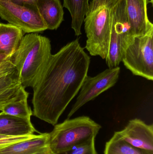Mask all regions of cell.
Segmentation results:
<instances>
[{
  "instance_id": "obj_1",
  "label": "cell",
  "mask_w": 153,
  "mask_h": 154,
  "mask_svg": "<svg viewBox=\"0 0 153 154\" xmlns=\"http://www.w3.org/2000/svg\"><path fill=\"white\" fill-rule=\"evenodd\" d=\"M90 58L79 38L69 42L50 60L33 88V115L52 125L80 91L88 76Z\"/></svg>"
},
{
  "instance_id": "obj_2",
  "label": "cell",
  "mask_w": 153,
  "mask_h": 154,
  "mask_svg": "<svg viewBox=\"0 0 153 154\" xmlns=\"http://www.w3.org/2000/svg\"><path fill=\"white\" fill-rule=\"evenodd\" d=\"M52 55L49 38L35 33L23 36L19 48L10 60L25 88L35 87Z\"/></svg>"
},
{
  "instance_id": "obj_3",
  "label": "cell",
  "mask_w": 153,
  "mask_h": 154,
  "mask_svg": "<svg viewBox=\"0 0 153 154\" xmlns=\"http://www.w3.org/2000/svg\"><path fill=\"white\" fill-rule=\"evenodd\" d=\"M101 126L86 116L67 119L55 125L49 133V147L52 154L96 138Z\"/></svg>"
},
{
  "instance_id": "obj_4",
  "label": "cell",
  "mask_w": 153,
  "mask_h": 154,
  "mask_svg": "<svg viewBox=\"0 0 153 154\" xmlns=\"http://www.w3.org/2000/svg\"><path fill=\"white\" fill-rule=\"evenodd\" d=\"M112 0L87 14L84 19L87 36L85 48L92 56L106 59L109 47L112 23Z\"/></svg>"
},
{
  "instance_id": "obj_5",
  "label": "cell",
  "mask_w": 153,
  "mask_h": 154,
  "mask_svg": "<svg viewBox=\"0 0 153 154\" xmlns=\"http://www.w3.org/2000/svg\"><path fill=\"white\" fill-rule=\"evenodd\" d=\"M135 37L131 31L126 11V0H115L112 7L110 41L106 63L109 68L118 66L127 47Z\"/></svg>"
},
{
  "instance_id": "obj_6",
  "label": "cell",
  "mask_w": 153,
  "mask_h": 154,
  "mask_svg": "<svg viewBox=\"0 0 153 154\" xmlns=\"http://www.w3.org/2000/svg\"><path fill=\"white\" fill-rule=\"evenodd\" d=\"M121 62L134 75L153 80V32L135 37L124 51Z\"/></svg>"
},
{
  "instance_id": "obj_7",
  "label": "cell",
  "mask_w": 153,
  "mask_h": 154,
  "mask_svg": "<svg viewBox=\"0 0 153 154\" xmlns=\"http://www.w3.org/2000/svg\"><path fill=\"white\" fill-rule=\"evenodd\" d=\"M0 17L24 33H36L47 29L36 7L22 6L9 0H0Z\"/></svg>"
},
{
  "instance_id": "obj_8",
  "label": "cell",
  "mask_w": 153,
  "mask_h": 154,
  "mask_svg": "<svg viewBox=\"0 0 153 154\" xmlns=\"http://www.w3.org/2000/svg\"><path fill=\"white\" fill-rule=\"evenodd\" d=\"M120 72V67L117 66L106 69L96 76H87L82 84L76 101L68 114L67 119L71 118L87 102L113 87L117 82Z\"/></svg>"
},
{
  "instance_id": "obj_9",
  "label": "cell",
  "mask_w": 153,
  "mask_h": 154,
  "mask_svg": "<svg viewBox=\"0 0 153 154\" xmlns=\"http://www.w3.org/2000/svg\"><path fill=\"white\" fill-rule=\"evenodd\" d=\"M134 147L153 153V126L139 119H131L121 131L115 132Z\"/></svg>"
},
{
  "instance_id": "obj_10",
  "label": "cell",
  "mask_w": 153,
  "mask_h": 154,
  "mask_svg": "<svg viewBox=\"0 0 153 154\" xmlns=\"http://www.w3.org/2000/svg\"><path fill=\"white\" fill-rule=\"evenodd\" d=\"M149 0H126L128 20L134 37L153 32V24L148 19L147 5Z\"/></svg>"
},
{
  "instance_id": "obj_11",
  "label": "cell",
  "mask_w": 153,
  "mask_h": 154,
  "mask_svg": "<svg viewBox=\"0 0 153 154\" xmlns=\"http://www.w3.org/2000/svg\"><path fill=\"white\" fill-rule=\"evenodd\" d=\"M28 96L16 69L0 77V111L10 103L28 99Z\"/></svg>"
},
{
  "instance_id": "obj_12",
  "label": "cell",
  "mask_w": 153,
  "mask_h": 154,
  "mask_svg": "<svg viewBox=\"0 0 153 154\" xmlns=\"http://www.w3.org/2000/svg\"><path fill=\"white\" fill-rule=\"evenodd\" d=\"M49 138V133L37 135L33 138L1 149L0 154H52Z\"/></svg>"
},
{
  "instance_id": "obj_13",
  "label": "cell",
  "mask_w": 153,
  "mask_h": 154,
  "mask_svg": "<svg viewBox=\"0 0 153 154\" xmlns=\"http://www.w3.org/2000/svg\"><path fill=\"white\" fill-rule=\"evenodd\" d=\"M37 132L31 119L22 118L1 112L0 113V135L5 136L31 135Z\"/></svg>"
},
{
  "instance_id": "obj_14",
  "label": "cell",
  "mask_w": 153,
  "mask_h": 154,
  "mask_svg": "<svg viewBox=\"0 0 153 154\" xmlns=\"http://www.w3.org/2000/svg\"><path fill=\"white\" fill-rule=\"evenodd\" d=\"M37 10L47 29L56 30L64 20V11L59 0H38Z\"/></svg>"
},
{
  "instance_id": "obj_15",
  "label": "cell",
  "mask_w": 153,
  "mask_h": 154,
  "mask_svg": "<svg viewBox=\"0 0 153 154\" xmlns=\"http://www.w3.org/2000/svg\"><path fill=\"white\" fill-rule=\"evenodd\" d=\"M23 34L14 25L0 23V53L10 58L19 48Z\"/></svg>"
},
{
  "instance_id": "obj_16",
  "label": "cell",
  "mask_w": 153,
  "mask_h": 154,
  "mask_svg": "<svg viewBox=\"0 0 153 154\" xmlns=\"http://www.w3.org/2000/svg\"><path fill=\"white\" fill-rule=\"evenodd\" d=\"M63 7L69 11L72 18V28L75 35L82 34L81 29L90 9V0H63Z\"/></svg>"
},
{
  "instance_id": "obj_17",
  "label": "cell",
  "mask_w": 153,
  "mask_h": 154,
  "mask_svg": "<svg viewBox=\"0 0 153 154\" xmlns=\"http://www.w3.org/2000/svg\"><path fill=\"white\" fill-rule=\"evenodd\" d=\"M104 154H153L134 147L114 134L105 145Z\"/></svg>"
},
{
  "instance_id": "obj_18",
  "label": "cell",
  "mask_w": 153,
  "mask_h": 154,
  "mask_svg": "<svg viewBox=\"0 0 153 154\" xmlns=\"http://www.w3.org/2000/svg\"><path fill=\"white\" fill-rule=\"evenodd\" d=\"M27 100L10 103L2 109L1 112L14 116L31 119L33 113L30 107L28 106Z\"/></svg>"
},
{
  "instance_id": "obj_19",
  "label": "cell",
  "mask_w": 153,
  "mask_h": 154,
  "mask_svg": "<svg viewBox=\"0 0 153 154\" xmlns=\"http://www.w3.org/2000/svg\"><path fill=\"white\" fill-rule=\"evenodd\" d=\"M95 142V138H93L85 143L74 146L63 152L54 154H98Z\"/></svg>"
},
{
  "instance_id": "obj_20",
  "label": "cell",
  "mask_w": 153,
  "mask_h": 154,
  "mask_svg": "<svg viewBox=\"0 0 153 154\" xmlns=\"http://www.w3.org/2000/svg\"><path fill=\"white\" fill-rule=\"evenodd\" d=\"M37 135L22 136H5L0 138V150L11 145L28 140L35 137Z\"/></svg>"
},
{
  "instance_id": "obj_21",
  "label": "cell",
  "mask_w": 153,
  "mask_h": 154,
  "mask_svg": "<svg viewBox=\"0 0 153 154\" xmlns=\"http://www.w3.org/2000/svg\"><path fill=\"white\" fill-rule=\"evenodd\" d=\"M15 69L10 58L3 62L0 65V77L11 72Z\"/></svg>"
},
{
  "instance_id": "obj_22",
  "label": "cell",
  "mask_w": 153,
  "mask_h": 154,
  "mask_svg": "<svg viewBox=\"0 0 153 154\" xmlns=\"http://www.w3.org/2000/svg\"><path fill=\"white\" fill-rule=\"evenodd\" d=\"M13 3L22 6L36 7L37 2L38 0H9Z\"/></svg>"
},
{
  "instance_id": "obj_23",
  "label": "cell",
  "mask_w": 153,
  "mask_h": 154,
  "mask_svg": "<svg viewBox=\"0 0 153 154\" xmlns=\"http://www.w3.org/2000/svg\"><path fill=\"white\" fill-rule=\"evenodd\" d=\"M111 1L112 0H92L90 3V9L88 13L92 11L97 7L109 2Z\"/></svg>"
},
{
  "instance_id": "obj_24",
  "label": "cell",
  "mask_w": 153,
  "mask_h": 154,
  "mask_svg": "<svg viewBox=\"0 0 153 154\" xmlns=\"http://www.w3.org/2000/svg\"><path fill=\"white\" fill-rule=\"evenodd\" d=\"M9 58H10V57H7L6 55L0 53V65Z\"/></svg>"
},
{
  "instance_id": "obj_25",
  "label": "cell",
  "mask_w": 153,
  "mask_h": 154,
  "mask_svg": "<svg viewBox=\"0 0 153 154\" xmlns=\"http://www.w3.org/2000/svg\"><path fill=\"white\" fill-rule=\"evenodd\" d=\"M150 2H151V3L152 4H153V0H150Z\"/></svg>"
}]
</instances>
